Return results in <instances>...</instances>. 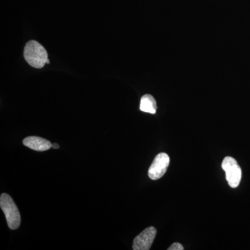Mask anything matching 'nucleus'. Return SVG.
Wrapping results in <instances>:
<instances>
[{"mask_svg":"<svg viewBox=\"0 0 250 250\" xmlns=\"http://www.w3.org/2000/svg\"><path fill=\"white\" fill-rule=\"evenodd\" d=\"M24 57L31 66L40 69L49 63L45 47L36 41H29L24 47Z\"/></svg>","mask_w":250,"mask_h":250,"instance_id":"nucleus-1","label":"nucleus"},{"mask_svg":"<svg viewBox=\"0 0 250 250\" xmlns=\"http://www.w3.org/2000/svg\"><path fill=\"white\" fill-rule=\"evenodd\" d=\"M23 144L26 147L38 152L48 150L52 147V143L49 141L38 136H29L26 138L25 139L23 140Z\"/></svg>","mask_w":250,"mask_h":250,"instance_id":"nucleus-6","label":"nucleus"},{"mask_svg":"<svg viewBox=\"0 0 250 250\" xmlns=\"http://www.w3.org/2000/svg\"><path fill=\"white\" fill-rule=\"evenodd\" d=\"M222 167L226 173V179L230 187L237 188L241 181L242 171L237 161L231 156L224 159Z\"/></svg>","mask_w":250,"mask_h":250,"instance_id":"nucleus-3","label":"nucleus"},{"mask_svg":"<svg viewBox=\"0 0 250 250\" xmlns=\"http://www.w3.org/2000/svg\"><path fill=\"white\" fill-rule=\"evenodd\" d=\"M170 164V157L166 153L156 156L148 171V176L152 180H157L165 174Z\"/></svg>","mask_w":250,"mask_h":250,"instance_id":"nucleus-4","label":"nucleus"},{"mask_svg":"<svg viewBox=\"0 0 250 250\" xmlns=\"http://www.w3.org/2000/svg\"><path fill=\"white\" fill-rule=\"evenodd\" d=\"M156 235V229L154 227H149L134 238L133 243L134 250H149Z\"/></svg>","mask_w":250,"mask_h":250,"instance_id":"nucleus-5","label":"nucleus"},{"mask_svg":"<svg viewBox=\"0 0 250 250\" xmlns=\"http://www.w3.org/2000/svg\"><path fill=\"white\" fill-rule=\"evenodd\" d=\"M0 207L4 212L8 226L11 229H16L21 222V214L17 206L8 194L2 193L0 197Z\"/></svg>","mask_w":250,"mask_h":250,"instance_id":"nucleus-2","label":"nucleus"},{"mask_svg":"<svg viewBox=\"0 0 250 250\" xmlns=\"http://www.w3.org/2000/svg\"><path fill=\"white\" fill-rule=\"evenodd\" d=\"M184 247L179 243H174L167 250H183Z\"/></svg>","mask_w":250,"mask_h":250,"instance_id":"nucleus-8","label":"nucleus"},{"mask_svg":"<svg viewBox=\"0 0 250 250\" xmlns=\"http://www.w3.org/2000/svg\"><path fill=\"white\" fill-rule=\"evenodd\" d=\"M52 147H53L54 149H59V146L57 143H53V144H52Z\"/></svg>","mask_w":250,"mask_h":250,"instance_id":"nucleus-9","label":"nucleus"},{"mask_svg":"<svg viewBox=\"0 0 250 250\" xmlns=\"http://www.w3.org/2000/svg\"><path fill=\"white\" fill-rule=\"evenodd\" d=\"M156 103L155 99L153 98L151 95H143L141 100L140 104V109L141 111L146 112V113H151V114H155L156 112Z\"/></svg>","mask_w":250,"mask_h":250,"instance_id":"nucleus-7","label":"nucleus"}]
</instances>
